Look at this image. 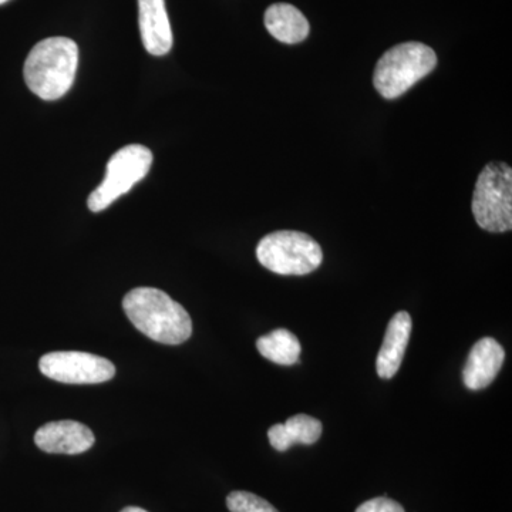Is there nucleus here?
I'll list each match as a JSON object with an SVG mask.
<instances>
[{"label": "nucleus", "mask_w": 512, "mask_h": 512, "mask_svg": "<svg viewBox=\"0 0 512 512\" xmlns=\"http://www.w3.org/2000/svg\"><path fill=\"white\" fill-rule=\"evenodd\" d=\"M123 308L130 322L154 342L181 345L191 338L190 315L160 289H133L124 296Z\"/></svg>", "instance_id": "obj_1"}, {"label": "nucleus", "mask_w": 512, "mask_h": 512, "mask_svg": "<svg viewBox=\"0 0 512 512\" xmlns=\"http://www.w3.org/2000/svg\"><path fill=\"white\" fill-rule=\"evenodd\" d=\"M79 47L67 37H49L30 50L23 76L30 92L42 100L62 99L72 89Z\"/></svg>", "instance_id": "obj_2"}, {"label": "nucleus", "mask_w": 512, "mask_h": 512, "mask_svg": "<svg viewBox=\"0 0 512 512\" xmlns=\"http://www.w3.org/2000/svg\"><path fill=\"white\" fill-rule=\"evenodd\" d=\"M436 66V52L430 46L420 42L400 43L380 57L373 84L384 99H397L433 72Z\"/></svg>", "instance_id": "obj_3"}, {"label": "nucleus", "mask_w": 512, "mask_h": 512, "mask_svg": "<svg viewBox=\"0 0 512 512\" xmlns=\"http://www.w3.org/2000/svg\"><path fill=\"white\" fill-rule=\"evenodd\" d=\"M256 258L274 274L301 276L319 268L323 252L318 242L303 232L278 231L259 241Z\"/></svg>", "instance_id": "obj_4"}, {"label": "nucleus", "mask_w": 512, "mask_h": 512, "mask_svg": "<svg viewBox=\"0 0 512 512\" xmlns=\"http://www.w3.org/2000/svg\"><path fill=\"white\" fill-rule=\"evenodd\" d=\"M474 218L488 232H507L512 228V170L505 163L485 165L474 188Z\"/></svg>", "instance_id": "obj_5"}, {"label": "nucleus", "mask_w": 512, "mask_h": 512, "mask_svg": "<svg viewBox=\"0 0 512 512\" xmlns=\"http://www.w3.org/2000/svg\"><path fill=\"white\" fill-rule=\"evenodd\" d=\"M151 165L153 153L147 147L131 144L120 148L107 163L103 183L90 194L89 210L101 212L109 208L150 173Z\"/></svg>", "instance_id": "obj_6"}, {"label": "nucleus", "mask_w": 512, "mask_h": 512, "mask_svg": "<svg viewBox=\"0 0 512 512\" xmlns=\"http://www.w3.org/2000/svg\"><path fill=\"white\" fill-rule=\"evenodd\" d=\"M39 367L49 379L67 384L104 383L116 375L110 360L86 352L47 353L40 359Z\"/></svg>", "instance_id": "obj_7"}, {"label": "nucleus", "mask_w": 512, "mask_h": 512, "mask_svg": "<svg viewBox=\"0 0 512 512\" xmlns=\"http://www.w3.org/2000/svg\"><path fill=\"white\" fill-rule=\"evenodd\" d=\"M93 431L79 421H52L40 427L35 443L40 450L50 454H82L94 446Z\"/></svg>", "instance_id": "obj_8"}, {"label": "nucleus", "mask_w": 512, "mask_h": 512, "mask_svg": "<svg viewBox=\"0 0 512 512\" xmlns=\"http://www.w3.org/2000/svg\"><path fill=\"white\" fill-rule=\"evenodd\" d=\"M138 26L141 40L150 55L164 56L173 47V30L165 0H138Z\"/></svg>", "instance_id": "obj_9"}, {"label": "nucleus", "mask_w": 512, "mask_h": 512, "mask_svg": "<svg viewBox=\"0 0 512 512\" xmlns=\"http://www.w3.org/2000/svg\"><path fill=\"white\" fill-rule=\"evenodd\" d=\"M503 346L493 338L478 340L471 349L464 366V384L470 390H483L490 386L504 365Z\"/></svg>", "instance_id": "obj_10"}, {"label": "nucleus", "mask_w": 512, "mask_h": 512, "mask_svg": "<svg viewBox=\"0 0 512 512\" xmlns=\"http://www.w3.org/2000/svg\"><path fill=\"white\" fill-rule=\"evenodd\" d=\"M412 318L409 313L399 312L393 316L384 335L382 349L377 355V375L382 379H392L402 366L404 353L412 333Z\"/></svg>", "instance_id": "obj_11"}, {"label": "nucleus", "mask_w": 512, "mask_h": 512, "mask_svg": "<svg viewBox=\"0 0 512 512\" xmlns=\"http://www.w3.org/2000/svg\"><path fill=\"white\" fill-rule=\"evenodd\" d=\"M265 28L279 42L286 45L301 43L309 35V22L305 15L289 5V3H275L265 12Z\"/></svg>", "instance_id": "obj_12"}, {"label": "nucleus", "mask_w": 512, "mask_h": 512, "mask_svg": "<svg viewBox=\"0 0 512 512\" xmlns=\"http://www.w3.org/2000/svg\"><path fill=\"white\" fill-rule=\"evenodd\" d=\"M322 423L306 414H298L286 420L284 424H275L268 431V439L276 451L289 450L293 444L311 446L322 436Z\"/></svg>", "instance_id": "obj_13"}, {"label": "nucleus", "mask_w": 512, "mask_h": 512, "mask_svg": "<svg viewBox=\"0 0 512 512\" xmlns=\"http://www.w3.org/2000/svg\"><path fill=\"white\" fill-rule=\"evenodd\" d=\"M256 349L265 359L276 365L291 366L298 363L302 348L298 338L286 329H276L256 340Z\"/></svg>", "instance_id": "obj_14"}, {"label": "nucleus", "mask_w": 512, "mask_h": 512, "mask_svg": "<svg viewBox=\"0 0 512 512\" xmlns=\"http://www.w3.org/2000/svg\"><path fill=\"white\" fill-rule=\"evenodd\" d=\"M227 507L231 512H279L264 498L247 491H232L227 497Z\"/></svg>", "instance_id": "obj_15"}, {"label": "nucleus", "mask_w": 512, "mask_h": 512, "mask_svg": "<svg viewBox=\"0 0 512 512\" xmlns=\"http://www.w3.org/2000/svg\"><path fill=\"white\" fill-rule=\"evenodd\" d=\"M355 512H406L397 501L387 497H377L357 507Z\"/></svg>", "instance_id": "obj_16"}, {"label": "nucleus", "mask_w": 512, "mask_h": 512, "mask_svg": "<svg viewBox=\"0 0 512 512\" xmlns=\"http://www.w3.org/2000/svg\"><path fill=\"white\" fill-rule=\"evenodd\" d=\"M121 512H147L146 510H143V508H138V507H127V508H124L123 511Z\"/></svg>", "instance_id": "obj_17"}, {"label": "nucleus", "mask_w": 512, "mask_h": 512, "mask_svg": "<svg viewBox=\"0 0 512 512\" xmlns=\"http://www.w3.org/2000/svg\"><path fill=\"white\" fill-rule=\"evenodd\" d=\"M9 2V0H0V5H3V3Z\"/></svg>", "instance_id": "obj_18"}]
</instances>
